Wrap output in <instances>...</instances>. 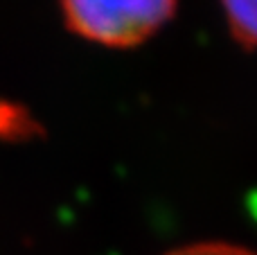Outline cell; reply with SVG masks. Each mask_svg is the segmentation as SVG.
I'll use <instances>...</instances> for the list:
<instances>
[{
	"mask_svg": "<svg viewBox=\"0 0 257 255\" xmlns=\"http://www.w3.org/2000/svg\"><path fill=\"white\" fill-rule=\"evenodd\" d=\"M226 27L237 45L257 50V0H219Z\"/></svg>",
	"mask_w": 257,
	"mask_h": 255,
	"instance_id": "cell-2",
	"label": "cell"
},
{
	"mask_svg": "<svg viewBox=\"0 0 257 255\" xmlns=\"http://www.w3.org/2000/svg\"><path fill=\"white\" fill-rule=\"evenodd\" d=\"M66 25L104 48H133L174 18L178 0H59Z\"/></svg>",
	"mask_w": 257,
	"mask_h": 255,
	"instance_id": "cell-1",
	"label": "cell"
},
{
	"mask_svg": "<svg viewBox=\"0 0 257 255\" xmlns=\"http://www.w3.org/2000/svg\"><path fill=\"white\" fill-rule=\"evenodd\" d=\"M32 131H36V124L25 108L0 99V138H23Z\"/></svg>",
	"mask_w": 257,
	"mask_h": 255,
	"instance_id": "cell-3",
	"label": "cell"
},
{
	"mask_svg": "<svg viewBox=\"0 0 257 255\" xmlns=\"http://www.w3.org/2000/svg\"><path fill=\"white\" fill-rule=\"evenodd\" d=\"M165 255H257V251H253L248 246H241V244L210 239V242L185 244V246H178Z\"/></svg>",
	"mask_w": 257,
	"mask_h": 255,
	"instance_id": "cell-4",
	"label": "cell"
}]
</instances>
